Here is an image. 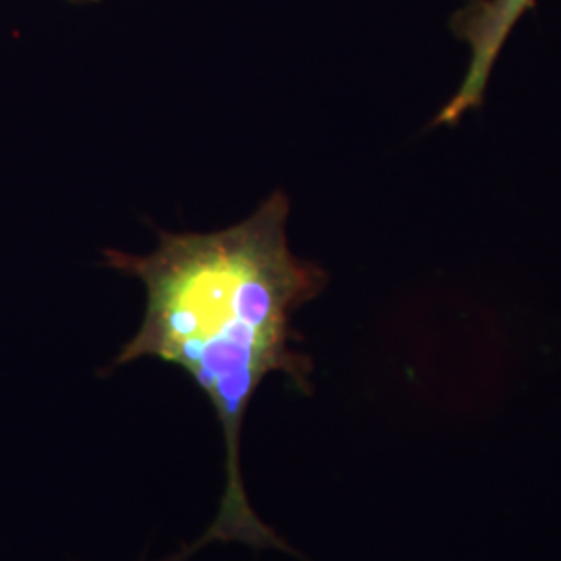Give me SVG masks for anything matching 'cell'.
I'll list each match as a JSON object with an SVG mask.
<instances>
[{
	"instance_id": "cell-1",
	"label": "cell",
	"mask_w": 561,
	"mask_h": 561,
	"mask_svg": "<svg viewBox=\"0 0 561 561\" xmlns=\"http://www.w3.org/2000/svg\"><path fill=\"white\" fill-rule=\"evenodd\" d=\"M289 198L273 192L233 227L215 233L159 231L154 252L104 250V264L140 279L146 312L113 366L157 358L181 368L208 400L225 445V491L215 520L162 561H185L215 542L298 556L252 507L241 472V435L262 382L285 375L312 393V360L294 347V314L319 298L329 275L287 240Z\"/></svg>"
},
{
	"instance_id": "cell-2",
	"label": "cell",
	"mask_w": 561,
	"mask_h": 561,
	"mask_svg": "<svg viewBox=\"0 0 561 561\" xmlns=\"http://www.w3.org/2000/svg\"><path fill=\"white\" fill-rule=\"evenodd\" d=\"M535 0H474L451 20L454 32L468 42L472 57L458 94L445 104L435 125H451L468 111L481 106L484 88L503 44Z\"/></svg>"
}]
</instances>
